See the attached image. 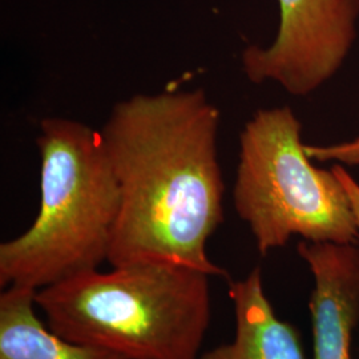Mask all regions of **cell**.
Masks as SVG:
<instances>
[{
  "mask_svg": "<svg viewBox=\"0 0 359 359\" xmlns=\"http://www.w3.org/2000/svg\"><path fill=\"white\" fill-rule=\"evenodd\" d=\"M218 127L219 111L201 90L116 104L102 129L120 193L112 266L165 262L229 278L206 252L224 219Z\"/></svg>",
  "mask_w": 359,
  "mask_h": 359,
  "instance_id": "1",
  "label": "cell"
},
{
  "mask_svg": "<svg viewBox=\"0 0 359 359\" xmlns=\"http://www.w3.org/2000/svg\"><path fill=\"white\" fill-rule=\"evenodd\" d=\"M112 268L35 293L52 330L124 359L200 358L212 318L210 276L165 262Z\"/></svg>",
  "mask_w": 359,
  "mask_h": 359,
  "instance_id": "2",
  "label": "cell"
},
{
  "mask_svg": "<svg viewBox=\"0 0 359 359\" xmlns=\"http://www.w3.org/2000/svg\"><path fill=\"white\" fill-rule=\"evenodd\" d=\"M306 154L316 161L355 167L359 165V137L351 142L329 145H306Z\"/></svg>",
  "mask_w": 359,
  "mask_h": 359,
  "instance_id": "9",
  "label": "cell"
},
{
  "mask_svg": "<svg viewBox=\"0 0 359 359\" xmlns=\"http://www.w3.org/2000/svg\"><path fill=\"white\" fill-rule=\"evenodd\" d=\"M314 277L310 301L314 359H351V337L359 321V250L354 244H298Z\"/></svg>",
  "mask_w": 359,
  "mask_h": 359,
  "instance_id": "6",
  "label": "cell"
},
{
  "mask_svg": "<svg viewBox=\"0 0 359 359\" xmlns=\"http://www.w3.org/2000/svg\"><path fill=\"white\" fill-rule=\"evenodd\" d=\"M335 176L341 180L342 185L345 187L347 194L350 197L351 205H353V210L355 215V219H357V226H358V240H359V184L353 179V176L347 172L346 168L341 164H334L332 168Z\"/></svg>",
  "mask_w": 359,
  "mask_h": 359,
  "instance_id": "10",
  "label": "cell"
},
{
  "mask_svg": "<svg viewBox=\"0 0 359 359\" xmlns=\"http://www.w3.org/2000/svg\"><path fill=\"white\" fill-rule=\"evenodd\" d=\"M40 133V208L23 234L0 245L3 287L38 292L108 261L120 193L102 132L46 118Z\"/></svg>",
  "mask_w": 359,
  "mask_h": 359,
  "instance_id": "3",
  "label": "cell"
},
{
  "mask_svg": "<svg viewBox=\"0 0 359 359\" xmlns=\"http://www.w3.org/2000/svg\"><path fill=\"white\" fill-rule=\"evenodd\" d=\"M301 129L294 112L280 107L258 111L240 135L234 208L264 256L293 236L310 243L358 240L345 187L332 169L311 164Z\"/></svg>",
  "mask_w": 359,
  "mask_h": 359,
  "instance_id": "4",
  "label": "cell"
},
{
  "mask_svg": "<svg viewBox=\"0 0 359 359\" xmlns=\"http://www.w3.org/2000/svg\"><path fill=\"white\" fill-rule=\"evenodd\" d=\"M35 293L10 286L0 295V359H124L55 333L36 314Z\"/></svg>",
  "mask_w": 359,
  "mask_h": 359,
  "instance_id": "8",
  "label": "cell"
},
{
  "mask_svg": "<svg viewBox=\"0 0 359 359\" xmlns=\"http://www.w3.org/2000/svg\"><path fill=\"white\" fill-rule=\"evenodd\" d=\"M281 23L273 44L241 56L252 83L274 81L294 96L318 90L339 71L357 38L359 0H278Z\"/></svg>",
  "mask_w": 359,
  "mask_h": 359,
  "instance_id": "5",
  "label": "cell"
},
{
  "mask_svg": "<svg viewBox=\"0 0 359 359\" xmlns=\"http://www.w3.org/2000/svg\"><path fill=\"white\" fill-rule=\"evenodd\" d=\"M229 295L236 314L234 338L198 359H305L297 330L277 317L265 294L259 268L231 283Z\"/></svg>",
  "mask_w": 359,
  "mask_h": 359,
  "instance_id": "7",
  "label": "cell"
}]
</instances>
